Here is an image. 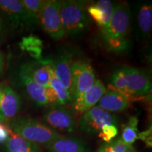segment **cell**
Returning <instances> with one entry per match:
<instances>
[{
	"label": "cell",
	"mask_w": 152,
	"mask_h": 152,
	"mask_svg": "<svg viewBox=\"0 0 152 152\" xmlns=\"http://www.w3.org/2000/svg\"><path fill=\"white\" fill-rule=\"evenodd\" d=\"M130 26V10L126 3L114 7L113 15L107 30L102 33L104 45L111 52H122L129 47L127 37Z\"/></svg>",
	"instance_id": "1"
},
{
	"label": "cell",
	"mask_w": 152,
	"mask_h": 152,
	"mask_svg": "<svg viewBox=\"0 0 152 152\" xmlns=\"http://www.w3.org/2000/svg\"><path fill=\"white\" fill-rule=\"evenodd\" d=\"M110 83L111 87L130 96H144L151 89L149 75L142 70L129 66L115 70L111 76Z\"/></svg>",
	"instance_id": "2"
},
{
	"label": "cell",
	"mask_w": 152,
	"mask_h": 152,
	"mask_svg": "<svg viewBox=\"0 0 152 152\" xmlns=\"http://www.w3.org/2000/svg\"><path fill=\"white\" fill-rule=\"evenodd\" d=\"M14 134L34 143L47 146L61 134L45 123L29 116H18L9 123Z\"/></svg>",
	"instance_id": "3"
},
{
	"label": "cell",
	"mask_w": 152,
	"mask_h": 152,
	"mask_svg": "<svg viewBox=\"0 0 152 152\" xmlns=\"http://www.w3.org/2000/svg\"><path fill=\"white\" fill-rule=\"evenodd\" d=\"M60 16L65 35L83 33L90 25V18L83 2L73 0L61 1Z\"/></svg>",
	"instance_id": "4"
},
{
	"label": "cell",
	"mask_w": 152,
	"mask_h": 152,
	"mask_svg": "<svg viewBox=\"0 0 152 152\" xmlns=\"http://www.w3.org/2000/svg\"><path fill=\"white\" fill-rule=\"evenodd\" d=\"M94 71L90 64L81 61H73L71 66V103L90 89L96 81Z\"/></svg>",
	"instance_id": "5"
},
{
	"label": "cell",
	"mask_w": 152,
	"mask_h": 152,
	"mask_svg": "<svg viewBox=\"0 0 152 152\" xmlns=\"http://www.w3.org/2000/svg\"><path fill=\"white\" fill-rule=\"evenodd\" d=\"M61 0H45L42 9L39 23L44 31L55 40L65 36L60 16Z\"/></svg>",
	"instance_id": "6"
},
{
	"label": "cell",
	"mask_w": 152,
	"mask_h": 152,
	"mask_svg": "<svg viewBox=\"0 0 152 152\" xmlns=\"http://www.w3.org/2000/svg\"><path fill=\"white\" fill-rule=\"evenodd\" d=\"M118 123V118L115 115L95 106L82 115L79 120L78 128L85 134L95 135L98 134L106 125H117Z\"/></svg>",
	"instance_id": "7"
},
{
	"label": "cell",
	"mask_w": 152,
	"mask_h": 152,
	"mask_svg": "<svg viewBox=\"0 0 152 152\" xmlns=\"http://www.w3.org/2000/svg\"><path fill=\"white\" fill-rule=\"evenodd\" d=\"M18 76L26 94L34 104L38 106L57 104L56 95L50 87H42L35 83L20 68Z\"/></svg>",
	"instance_id": "8"
},
{
	"label": "cell",
	"mask_w": 152,
	"mask_h": 152,
	"mask_svg": "<svg viewBox=\"0 0 152 152\" xmlns=\"http://www.w3.org/2000/svg\"><path fill=\"white\" fill-rule=\"evenodd\" d=\"M0 15L12 30L28 27L27 14L21 0H0Z\"/></svg>",
	"instance_id": "9"
},
{
	"label": "cell",
	"mask_w": 152,
	"mask_h": 152,
	"mask_svg": "<svg viewBox=\"0 0 152 152\" xmlns=\"http://www.w3.org/2000/svg\"><path fill=\"white\" fill-rule=\"evenodd\" d=\"M22 102L16 91L9 85L2 86L0 101V123H9L18 117L21 109Z\"/></svg>",
	"instance_id": "10"
},
{
	"label": "cell",
	"mask_w": 152,
	"mask_h": 152,
	"mask_svg": "<svg viewBox=\"0 0 152 152\" xmlns=\"http://www.w3.org/2000/svg\"><path fill=\"white\" fill-rule=\"evenodd\" d=\"M43 120L49 128L61 132H73L75 130L76 122L71 112L63 106H58L47 111Z\"/></svg>",
	"instance_id": "11"
},
{
	"label": "cell",
	"mask_w": 152,
	"mask_h": 152,
	"mask_svg": "<svg viewBox=\"0 0 152 152\" xmlns=\"http://www.w3.org/2000/svg\"><path fill=\"white\" fill-rule=\"evenodd\" d=\"M106 89L103 83L96 79L90 89L72 102L73 111L77 114H83L89 111L97 104Z\"/></svg>",
	"instance_id": "12"
},
{
	"label": "cell",
	"mask_w": 152,
	"mask_h": 152,
	"mask_svg": "<svg viewBox=\"0 0 152 152\" xmlns=\"http://www.w3.org/2000/svg\"><path fill=\"white\" fill-rule=\"evenodd\" d=\"M130 104V96L121 91L109 87L106 89L97 103V106L109 113L121 112L128 109Z\"/></svg>",
	"instance_id": "13"
},
{
	"label": "cell",
	"mask_w": 152,
	"mask_h": 152,
	"mask_svg": "<svg viewBox=\"0 0 152 152\" xmlns=\"http://www.w3.org/2000/svg\"><path fill=\"white\" fill-rule=\"evenodd\" d=\"M47 152H90L88 145L80 139L61 135L47 146Z\"/></svg>",
	"instance_id": "14"
},
{
	"label": "cell",
	"mask_w": 152,
	"mask_h": 152,
	"mask_svg": "<svg viewBox=\"0 0 152 152\" xmlns=\"http://www.w3.org/2000/svg\"><path fill=\"white\" fill-rule=\"evenodd\" d=\"M20 68L38 85L45 87H49L50 73L49 65L45 60L24 63Z\"/></svg>",
	"instance_id": "15"
},
{
	"label": "cell",
	"mask_w": 152,
	"mask_h": 152,
	"mask_svg": "<svg viewBox=\"0 0 152 152\" xmlns=\"http://www.w3.org/2000/svg\"><path fill=\"white\" fill-rule=\"evenodd\" d=\"M48 61L56 77L65 87L70 96L71 88V66L73 63L72 58L68 55H63L55 61L49 59Z\"/></svg>",
	"instance_id": "16"
},
{
	"label": "cell",
	"mask_w": 152,
	"mask_h": 152,
	"mask_svg": "<svg viewBox=\"0 0 152 152\" xmlns=\"http://www.w3.org/2000/svg\"><path fill=\"white\" fill-rule=\"evenodd\" d=\"M4 144L6 152H42L37 144L25 140L16 134L9 135Z\"/></svg>",
	"instance_id": "17"
},
{
	"label": "cell",
	"mask_w": 152,
	"mask_h": 152,
	"mask_svg": "<svg viewBox=\"0 0 152 152\" xmlns=\"http://www.w3.org/2000/svg\"><path fill=\"white\" fill-rule=\"evenodd\" d=\"M47 64L49 65V73H50V81H49V87L54 91L57 96V105L58 106H63L67 105L71 103L69 94L66 90L65 87L62 84L61 82L56 77L54 70L51 66L48 60H45Z\"/></svg>",
	"instance_id": "18"
},
{
	"label": "cell",
	"mask_w": 152,
	"mask_h": 152,
	"mask_svg": "<svg viewBox=\"0 0 152 152\" xmlns=\"http://www.w3.org/2000/svg\"><path fill=\"white\" fill-rule=\"evenodd\" d=\"M26 9L28 27L39 23V17L45 0H21Z\"/></svg>",
	"instance_id": "19"
},
{
	"label": "cell",
	"mask_w": 152,
	"mask_h": 152,
	"mask_svg": "<svg viewBox=\"0 0 152 152\" xmlns=\"http://www.w3.org/2000/svg\"><path fill=\"white\" fill-rule=\"evenodd\" d=\"M139 33L142 37L149 34L152 28V7L149 4L142 5L137 14Z\"/></svg>",
	"instance_id": "20"
},
{
	"label": "cell",
	"mask_w": 152,
	"mask_h": 152,
	"mask_svg": "<svg viewBox=\"0 0 152 152\" xmlns=\"http://www.w3.org/2000/svg\"><path fill=\"white\" fill-rule=\"evenodd\" d=\"M138 119L135 116L130 118L128 122L123 126L121 140L128 146H132L138 140Z\"/></svg>",
	"instance_id": "21"
},
{
	"label": "cell",
	"mask_w": 152,
	"mask_h": 152,
	"mask_svg": "<svg viewBox=\"0 0 152 152\" xmlns=\"http://www.w3.org/2000/svg\"><path fill=\"white\" fill-rule=\"evenodd\" d=\"M102 12V21L100 26L101 33H104L107 30L111 20L112 15H113L114 7L113 4L109 0H99L94 4Z\"/></svg>",
	"instance_id": "22"
},
{
	"label": "cell",
	"mask_w": 152,
	"mask_h": 152,
	"mask_svg": "<svg viewBox=\"0 0 152 152\" xmlns=\"http://www.w3.org/2000/svg\"><path fill=\"white\" fill-rule=\"evenodd\" d=\"M128 147L129 146L126 145L121 138H118L101 146L97 152H124Z\"/></svg>",
	"instance_id": "23"
},
{
	"label": "cell",
	"mask_w": 152,
	"mask_h": 152,
	"mask_svg": "<svg viewBox=\"0 0 152 152\" xmlns=\"http://www.w3.org/2000/svg\"><path fill=\"white\" fill-rule=\"evenodd\" d=\"M118 132V130L117 125H106L102 128L97 135L101 140H103L106 143H109L115 138Z\"/></svg>",
	"instance_id": "24"
},
{
	"label": "cell",
	"mask_w": 152,
	"mask_h": 152,
	"mask_svg": "<svg viewBox=\"0 0 152 152\" xmlns=\"http://www.w3.org/2000/svg\"><path fill=\"white\" fill-rule=\"evenodd\" d=\"M87 11L88 15H90V16L92 17L93 20H94L100 27L101 24H102V18H103V16H102V12L101 11L100 9H99L96 5L93 4L88 7V9H87Z\"/></svg>",
	"instance_id": "25"
},
{
	"label": "cell",
	"mask_w": 152,
	"mask_h": 152,
	"mask_svg": "<svg viewBox=\"0 0 152 152\" xmlns=\"http://www.w3.org/2000/svg\"><path fill=\"white\" fill-rule=\"evenodd\" d=\"M138 139L143 141L148 147H151V128L148 130L139 132Z\"/></svg>",
	"instance_id": "26"
},
{
	"label": "cell",
	"mask_w": 152,
	"mask_h": 152,
	"mask_svg": "<svg viewBox=\"0 0 152 152\" xmlns=\"http://www.w3.org/2000/svg\"><path fill=\"white\" fill-rule=\"evenodd\" d=\"M9 137V131L0 123V144L5 143Z\"/></svg>",
	"instance_id": "27"
},
{
	"label": "cell",
	"mask_w": 152,
	"mask_h": 152,
	"mask_svg": "<svg viewBox=\"0 0 152 152\" xmlns=\"http://www.w3.org/2000/svg\"><path fill=\"white\" fill-rule=\"evenodd\" d=\"M6 24L4 21L2 17L0 15V42L2 40V38L4 34V30H5Z\"/></svg>",
	"instance_id": "28"
},
{
	"label": "cell",
	"mask_w": 152,
	"mask_h": 152,
	"mask_svg": "<svg viewBox=\"0 0 152 152\" xmlns=\"http://www.w3.org/2000/svg\"><path fill=\"white\" fill-rule=\"evenodd\" d=\"M4 65V58L2 52L0 51V73L3 71Z\"/></svg>",
	"instance_id": "29"
},
{
	"label": "cell",
	"mask_w": 152,
	"mask_h": 152,
	"mask_svg": "<svg viewBox=\"0 0 152 152\" xmlns=\"http://www.w3.org/2000/svg\"><path fill=\"white\" fill-rule=\"evenodd\" d=\"M124 152H137V150L134 149V147L132 146H129V147L127 148V149L125 150Z\"/></svg>",
	"instance_id": "30"
},
{
	"label": "cell",
	"mask_w": 152,
	"mask_h": 152,
	"mask_svg": "<svg viewBox=\"0 0 152 152\" xmlns=\"http://www.w3.org/2000/svg\"><path fill=\"white\" fill-rule=\"evenodd\" d=\"M1 90H2V86L0 85V101H1Z\"/></svg>",
	"instance_id": "31"
}]
</instances>
